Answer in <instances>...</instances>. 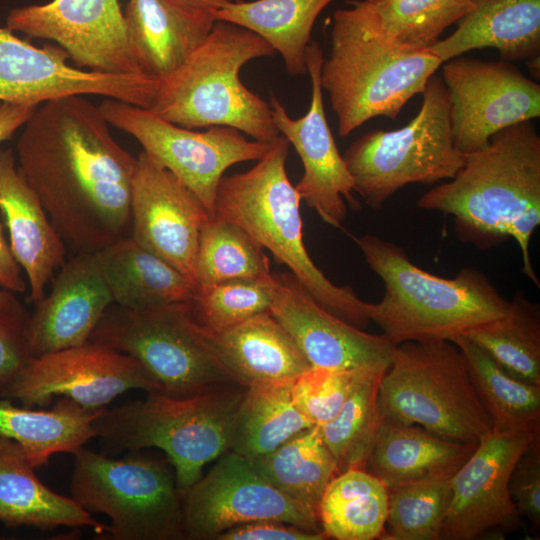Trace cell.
I'll return each mask as SVG.
<instances>
[{"label":"cell","instance_id":"obj_13","mask_svg":"<svg viewBox=\"0 0 540 540\" xmlns=\"http://www.w3.org/2000/svg\"><path fill=\"white\" fill-rule=\"evenodd\" d=\"M540 428L492 429L451 479V496L440 540L504 539L522 526L509 491L518 459Z\"/></svg>","mask_w":540,"mask_h":540},{"label":"cell","instance_id":"obj_25","mask_svg":"<svg viewBox=\"0 0 540 540\" xmlns=\"http://www.w3.org/2000/svg\"><path fill=\"white\" fill-rule=\"evenodd\" d=\"M203 331L241 386L293 382L311 368L291 334L270 311L225 331Z\"/></svg>","mask_w":540,"mask_h":540},{"label":"cell","instance_id":"obj_2","mask_svg":"<svg viewBox=\"0 0 540 540\" xmlns=\"http://www.w3.org/2000/svg\"><path fill=\"white\" fill-rule=\"evenodd\" d=\"M416 205L452 216L457 238L478 249L515 239L522 272L540 287L529 251L540 224V137L531 121L499 131L485 147L466 154L458 173Z\"/></svg>","mask_w":540,"mask_h":540},{"label":"cell","instance_id":"obj_20","mask_svg":"<svg viewBox=\"0 0 540 540\" xmlns=\"http://www.w3.org/2000/svg\"><path fill=\"white\" fill-rule=\"evenodd\" d=\"M130 211V236L195 285L200 234L213 216L190 189L144 151L136 157Z\"/></svg>","mask_w":540,"mask_h":540},{"label":"cell","instance_id":"obj_28","mask_svg":"<svg viewBox=\"0 0 540 540\" xmlns=\"http://www.w3.org/2000/svg\"><path fill=\"white\" fill-rule=\"evenodd\" d=\"M34 469L22 447L0 434V522L12 528L53 530L65 526L89 527L99 534L107 531V526L71 497L57 494L42 483Z\"/></svg>","mask_w":540,"mask_h":540},{"label":"cell","instance_id":"obj_48","mask_svg":"<svg viewBox=\"0 0 540 540\" xmlns=\"http://www.w3.org/2000/svg\"><path fill=\"white\" fill-rule=\"evenodd\" d=\"M194 12L212 15L232 0H171Z\"/></svg>","mask_w":540,"mask_h":540},{"label":"cell","instance_id":"obj_43","mask_svg":"<svg viewBox=\"0 0 540 540\" xmlns=\"http://www.w3.org/2000/svg\"><path fill=\"white\" fill-rule=\"evenodd\" d=\"M29 316L18 300L0 310V398L33 358L27 339Z\"/></svg>","mask_w":540,"mask_h":540},{"label":"cell","instance_id":"obj_6","mask_svg":"<svg viewBox=\"0 0 540 540\" xmlns=\"http://www.w3.org/2000/svg\"><path fill=\"white\" fill-rule=\"evenodd\" d=\"M246 387L223 384L189 396L150 392L144 400L107 407L94 420L105 455L158 448L174 468L183 497L203 467L230 450Z\"/></svg>","mask_w":540,"mask_h":540},{"label":"cell","instance_id":"obj_7","mask_svg":"<svg viewBox=\"0 0 540 540\" xmlns=\"http://www.w3.org/2000/svg\"><path fill=\"white\" fill-rule=\"evenodd\" d=\"M274 53L254 32L216 20L204 42L160 80L149 109L181 127L227 126L270 143L280 134L270 104L243 84L240 71L246 63Z\"/></svg>","mask_w":540,"mask_h":540},{"label":"cell","instance_id":"obj_17","mask_svg":"<svg viewBox=\"0 0 540 540\" xmlns=\"http://www.w3.org/2000/svg\"><path fill=\"white\" fill-rule=\"evenodd\" d=\"M131 389L159 391L135 359L89 341L33 357L7 388L4 398L17 399L26 407H43L60 395L86 409L99 410Z\"/></svg>","mask_w":540,"mask_h":540},{"label":"cell","instance_id":"obj_36","mask_svg":"<svg viewBox=\"0 0 540 540\" xmlns=\"http://www.w3.org/2000/svg\"><path fill=\"white\" fill-rule=\"evenodd\" d=\"M452 342L466 358L474 387L491 417L492 429L540 428V385L510 375L464 336Z\"/></svg>","mask_w":540,"mask_h":540},{"label":"cell","instance_id":"obj_5","mask_svg":"<svg viewBox=\"0 0 540 540\" xmlns=\"http://www.w3.org/2000/svg\"><path fill=\"white\" fill-rule=\"evenodd\" d=\"M289 146L279 134L252 168L223 176L215 194L214 216L241 226L291 270L319 306L363 330L371 322V303L351 287L332 283L305 248L301 198L286 170Z\"/></svg>","mask_w":540,"mask_h":540},{"label":"cell","instance_id":"obj_22","mask_svg":"<svg viewBox=\"0 0 540 540\" xmlns=\"http://www.w3.org/2000/svg\"><path fill=\"white\" fill-rule=\"evenodd\" d=\"M112 303L95 252L76 253L60 267L50 292L29 316L31 354L37 357L89 342Z\"/></svg>","mask_w":540,"mask_h":540},{"label":"cell","instance_id":"obj_23","mask_svg":"<svg viewBox=\"0 0 540 540\" xmlns=\"http://www.w3.org/2000/svg\"><path fill=\"white\" fill-rule=\"evenodd\" d=\"M16 164L11 148L0 150V212L13 255L27 275L30 301L36 304L65 263L67 246Z\"/></svg>","mask_w":540,"mask_h":540},{"label":"cell","instance_id":"obj_47","mask_svg":"<svg viewBox=\"0 0 540 540\" xmlns=\"http://www.w3.org/2000/svg\"><path fill=\"white\" fill-rule=\"evenodd\" d=\"M37 106L0 103V143L9 139L21 128Z\"/></svg>","mask_w":540,"mask_h":540},{"label":"cell","instance_id":"obj_29","mask_svg":"<svg viewBox=\"0 0 540 540\" xmlns=\"http://www.w3.org/2000/svg\"><path fill=\"white\" fill-rule=\"evenodd\" d=\"M113 298L130 310H143L191 302L195 285L171 264L124 237L95 252Z\"/></svg>","mask_w":540,"mask_h":540},{"label":"cell","instance_id":"obj_4","mask_svg":"<svg viewBox=\"0 0 540 540\" xmlns=\"http://www.w3.org/2000/svg\"><path fill=\"white\" fill-rule=\"evenodd\" d=\"M347 3L333 14L330 54L320 72L340 136L372 118H396L442 65L429 49L392 41L363 0Z\"/></svg>","mask_w":540,"mask_h":540},{"label":"cell","instance_id":"obj_42","mask_svg":"<svg viewBox=\"0 0 540 540\" xmlns=\"http://www.w3.org/2000/svg\"><path fill=\"white\" fill-rule=\"evenodd\" d=\"M361 371L311 367L292 382L294 403L320 427L337 415Z\"/></svg>","mask_w":540,"mask_h":540},{"label":"cell","instance_id":"obj_3","mask_svg":"<svg viewBox=\"0 0 540 540\" xmlns=\"http://www.w3.org/2000/svg\"><path fill=\"white\" fill-rule=\"evenodd\" d=\"M354 240L383 283L381 300L371 303L370 320L396 346L452 342L508 310L509 300L474 267L443 278L418 267L401 246L377 235Z\"/></svg>","mask_w":540,"mask_h":540},{"label":"cell","instance_id":"obj_45","mask_svg":"<svg viewBox=\"0 0 540 540\" xmlns=\"http://www.w3.org/2000/svg\"><path fill=\"white\" fill-rule=\"evenodd\" d=\"M323 532H312L280 521H257L232 527L215 540H324Z\"/></svg>","mask_w":540,"mask_h":540},{"label":"cell","instance_id":"obj_30","mask_svg":"<svg viewBox=\"0 0 540 540\" xmlns=\"http://www.w3.org/2000/svg\"><path fill=\"white\" fill-rule=\"evenodd\" d=\"M103 409L89 410L67 397L50 410L19 407L0 398V434L17 442L37 468L47 465L52 455L74 454L95 438L93 422Z\"/></svg>","mask_w":540,"mask_h":540},{"label":"cell","instance_id":"obj_33","mask_svg":"<svg viewBox=\"0 0 540 540\" xmlns=\"http://www.w3.org/2000/svg\"><path fill=\"white\" fill-rule=\"evenodd\" d=\"M388 511V491L375 476L349 469L326 486L318 517L327 538L373 540L381 538Z\"/></svg>","mask_w":540,"mask_h":540},{"label":"cell","instance_id":"obj_41","mask_svg":"<svg viewBox=\"0 0 540 540\" xmlns=\"http://www.w3.org/2000/svg\"><path fill=\"white\" fill-rule=\"evenodd\" d=\"M278 287L277 274L268 278H236L198 292L191 301L197 323L209 332L233 328L270 311Z\"/></svg>","mask_w":540,"mask_h":540},{"label":"cell","instance_id":"obj_49","mask_svg":"<svg viewBox=\"0 0 540 540\" xmlns=\"http://www.w3.org/2000/svg\"><path fill=\"white\" fill-rule=\"evenodd\" d=\"M16 301L17 299L12 295V292L0 290V310L9 307Z\"/></svg>","mask_w":540,"mask_h":540},{"label":"cell","instance_id":"obj_39","mask_svg":"<svg viewBox=\"0 0 540 540\" xmlns=\"http://www.w3.org/2000/svg\"><path fill=\"white\" fill-rule=\"evenodd\" d=\"M385 34L417 50L431 48L446 28L474 8V0H363Z\"/></svg>","mask_w":540,"mask_h":540},{"label":"cell","instance_id":"obj_21","mask_svg":"<svg viewBox=\"0 0 540 540\" xmlns=\"http://www.w3.org/2000/svg\"><path fill=\"white\" fill-rule=\"evenodd\" d=\"M270 312L315 368L386 371L396 348L383 333L356 328L319 306L291 273L277 274Z\"/></svg>","mask_w":540,"mask_h":540},{"label":"cell","instance_id":"obj_8","mask_svg":"<svg viewBox=\"0 0 540 540\" xmlns=\"http://www.w3.org/2000/svg\"><path fill=\"white\" fill-rule=\"evenodd\" d=\"M378 407L384 418L456 442L477 444L493 428L466 358L451 341L397 345L380 381Z\"/></svg>","mask_w":540,"mask_h":540},{"label":"cell","instance_id":"obj_19","mask_svg":"<svg viewBox=\"0 0 540 540\" xmlns=\"http://www.w3.org/2000/svg\"><path fill=\"white\" fill-rule=\"evenodd\" d=\"M321 46L311 41L307 48V73L311 80V102L306 114L293 119L272 94L270 107L281 135L292 144L303 164V175L295 185L301 200L314 209L328 225L340 228L347 216L346 202L360 207L355 198L352 176L339 153L328 124L320 72L323 63Z\"/></svg>","mask_w":540,"mask_h":540},{"label":"cell","instance_id":"obj_11","mask_svg":"<svg viewBox=\"0 0 540 540\" xmlns=\"http://www.w3.org/2000/svg\"><path fill=\"white\" fill-rule=\"evenodd\" d=\"M89 341L135 359L158 392L170 396L238 384L194 319L191 302L143 310L109 307Z\"/></svg>","mask_w":540,"mask_h":540},{"label":"cell","instance_id":"obj_24","mask_svg":"<svg viewBox=\"0 0 540 540\" xmlns=\"http://www.w3.org/2000/svg\"><path fill=\"white\" fill-rule=\"evenodd\" d=\"M127 39L142 73L162 80L204 42L216 21L171 0H128Z\"/></svg>","mask_w":540,"mask_h":540},{"label":"cell","instance_id":"obj_16","mask_svg":"<svg viewBox=\"0 0 540 540\" xmlns=\"http://www.w3.org/2000/svg\"><path fill=\"white\" fill-rule=\"evenodd\" d=\"M453 141L463 154L514 124L540 116V85L511 62L455 57L444 63Z\"/></svg>","mask_w":540,"mask_h":540},{"label":"cell","instance_id":"obj_38","mask_svg":"<svg viewBox=\"0 0 540 540\" xmlns=\"http://www.w3.org/2000/svg\"><path fill=\"white\" fill-rule=\"evenodd\" d=\"M385 372L361 371L337 415L319 427L338 474L349 469L365 470L380 421L378 392Z\"/></svg>","mask_w":540,"mask_h":540},{"label":"cell","instance_id":"obj_12","mask_svg":"<svg viewBox=\"0 0 540 540\" xmlns=\"http://www.w3.org/2000/svg\"><path fill=\"white\" fill-rule=\"evenodd\" d=\"M99 108L110 126L134 137L157 164L190 189L214 216V199L225 171L257 161L270 143L248 140L239 130L212 126L195 131L173 124L149 108L106 98Z\"/></svg>","mask_w":540,"mask_h":540},{"label":"cell","instance_id":"obj_40","mask_svg":"<svg viewBox=\"0 0 540 540\" xmlns=\"http://www.w3.org/2000/svg\"><path fill=\"white\" fill-rule=\"evenodd\" d=\"M451 479L431 478L387 488L388 511L381 538L440 540L450 502Z\"/></svg>","mask_w":540,"mask_h":540},{"label":"cell","instance_id":"obj_37","mask_svg":"<svg viewBox=\"0 0 540 540\" xmlns=\"http://www.w3.org/2000/svg\"><path fill=\"white\" fill-rule=\"evenodd\" d=\"M263 247L241 226L213 216L202 228L195 264L198 292L236 278L272 275Z\"/></svg>","mask_w":540,"mask_h":540},{"label":"cell","instance_id":"obj_35","mask_svg":"<svg viewBox=\"0 0 540 540\" xmlns=\"http://www.w3.org/2000/svg\"><path fill=\"white\" fill-rule=\"evenodd\" d=\"M464 337L482 348L510 375L540 385V306L518 290L502 317Z\"/></svg>","mask_w":540,"mask_h":540},{"label":"cell","instance_id":"obj_9","mask_svg":"<svg viewBox=\"0 0 540 540\" xmlns=\"http://www.w3.org/2000/svg\"><path fill=\"white\" fill-rule=\"evenodd\" d=\"M419 112L405 126L370 131L346 149L343 159L355 192L378 211L401 188L453 178L466 155L453 141L450 98L442 77L433 75Z\"/></svg>","mask_w":540,"mask_h":540},{"label":"cell","instance_id":"obj_46","mask_svg":"<svg viewBox=\"0 0 540 540\" xmlns=\"http://www.w3.org/2000/svg\"><path fill=\"white\" fill-rule=\"evenodd\" d=\"M21 269L13 255L10 244L4 237L0 220V287L9 292H25L27 285L21 275Z\"/></svg>","mask_w":540,"mask_h":540},{"label":"cell","instance_id":"obj_10","mask_svg":"<svg viewBox=\"0 0 540 540\" xmlns=\"http://www.w3.org/2000/svg\"><path fill=\"white\" fill-rule=\"evenodd\" d=\"M74 456L71 498L110 518L107 539H186L182 497L164 461L141 450L113 459L81 447Z\"/></svg>","mask_w":540,"mask_h":540},{"label":"cell","instance_id":"obj_27","mask_svg":"<svg viewBox=\"0 0 540 540\" xmlns=\"http://www.w3.org/2000/svg\"><path fill=\"white\" fill-rule=\"evenodd\" d=\"M474 8L448 37L429 50L442 63L475 49L494 48L501 60L540 55V0H474Z\"/></svg>","mask_w":540,"mask_h":540},{"label":"cell","instance_id":"obj_18","mask_svg":"<svg viewBox=\"0 0 540 540\" xmlns=\"http://www.w3.org/2000/svg\"><path fill=\"white\" fill-rule=\"evenodd\" d=\"M6 27L50 40L77 67L103 73L144 74L127 39L120 0H51L9 11Z\"/></svg>","mask_w":540,"mask_h":540},{"label":"cell","instance_id":"obj_31","mask_svg":"<svg viewBox=\"0 0 540 540\" xmlns=\"http://www.w3.org/2000/svg\"><path fill=\"white\" fill-rule=\"evenodd\" d=\"M333 1L237 0L215 11L213 17L260 36L282 56L287 72L298 76L307 73L306 54L314 23Z\"/></svg>","mask_w":540,"mask_h":540},{"label":"cell","instance_id":"obj_1","mask_svg":"<svg viewBox=\"0 0 540 540\" xmlns=\"http://www.w3.org/2000/svg\"><path fill=\"white\" fill-rule=\"evenodd\" d=\"M83 96L34 110L16 143L17 168L67 247L94 253L130 236L132 156Z\"/></svg>","mask_w":540,"mask_h":540},{"label":"cell","instance_id":"obj_32","mask_svg":"<svg viewBox=\"0 0 540 540\" xmlns=\"http://www.w3.org/2000/svg\"><path fill=\"white\" fill-rule=\"evenodd\" d=\"M291 388L292 382L246 387L233 424L231 451L255 460L314 426L295 405Z\"/></svg>","mask_w":540,"mask_h":540},{"label":"cell","instance_id":"obj_15","mask_svg":"<svg viewBox=\"0 0 540 540\" xmlns=\"http://www.w3.org/2000/svg\"><path fill=\"white\" fill-rule=\"evenodd\" d=\"M60 46L36 47L0 27V101L39 106L67 96L96 95L150 108L160 80L147 74L73 67Z\"/></svg>","mask_w":540,"mask_h":540},{"label":"cell","instance_id":"obj_14","mask_svg":"<svg viewBox=\"0 0 540 540\" xmlns=\"http://www.w3.org/2000/svg\"><path fill=\"white\" fill-rule=\"evenodd\" d=\"M182 498L186 539L215 540L232 527L267 520L323 532L315 512L272 485L252 460L231 450Z\"/></svg>","mask_w":540,"mask_h":540},{"label":"cell","instance_id":"obj_44","mask_svg":"<svg viewBox=\"0 0 540 540\" xmlns=\"http://www.w3.org/2000/svg\"><path fill=\"white\" fill-rule=\"evenodd\" d=\"M512 500L522 518L540 529V434L515 464L509 480Z\"/></svg>","mask_w":540,"mask_h":540},{"label":"cell","instance_id":"obj_34","mask_svg":"<svg viewBox=\"0 0 540 540\" xmlns=\"http://www.w3.org/2000/svg\"><path fill=\"white\" fill-rule=\"evenodd\" d=\"M252 461L272 485L317 515L326 486L338 474L336 461L318 426L299 432L274 451Z\"/></svg>","mask_w":540,"mask_h":540},{"label":"cell","instance_id":"obj_26","mask_svg":"<svg viewBox=\"0 0 540 540\" xmlns=\"http://www.w3.org/2000/svg\"><path fill=\"white\" fill-rule=\"evenodd\" d=\"M477 444L448 440L421 426L380 415L365 471L379 479L386 488L452 477Z\"/></svg>","mask_w":540,"mask_h":540}]
</instances>
